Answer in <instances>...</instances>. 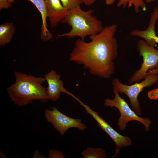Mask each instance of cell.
Instances as JSON below:
<instances>
[{
    "label": "cell",
    "instance_id": "11",
    "mask_svg": "<svg viewBox=\"0 0 158 158\" xmlns=\"http://www.w3.org/2000/svg\"><path fill=\"white\" fill-rule=\"evenodd\" d=\"M47 17L51 28H54L66 16L68 10L63 5L60 0H44Z\"/></svg>",
    "mask_w": 158,
    "mask_h": 158
},
{
    "label": "cell",
    "instance_id": "13",
    "mask_svg": "<svg viewBox=\"0 0 158 158\" xmlns=\"http://www.w3.org/2000/svg\"><path fill=\"white\" fill-rule=\"evenodd\" d=\"M15 31L13 22H6L0 25V46H4L11 42Z\"/></svg>",
    "mask_w": 158,
    "mask_h": 158
},
{
    "label": "cell",
    "instance_id": "6",
    "mask_svg": "<svg viewBox=\"0 0 158 158\" xmlns=\"http://www.w3.org/2000/svg\"><path fill=\"white\" fill-rule=\"evenodd\" d=\"M137 51L143 58L140 69H137L129 80V83L138 82L144 79L150 70L158 66V49L150 46L143 39L138 42Z\"/></svg>",
    "mask_w": 158,
    "mask_h": 158
},
{
    "label": "cell",
    "instance_id": "10",
    "mask_svg": "<svg viewBox=\"0 0 158 158\" xmlns=\"http://www.w3.org/2000/svg\"><path fill=\"white\" fill-rule=\"evenodd\" d=\"M158 8H154L150 15L147 28L144 30L135 29L132 31L130 34L134 36L140 37L143 39L150 46L155 47L158 44V36L155 31L156 22L158 18Z\"/></svg>",
    "mask_w": 158,
    "mask_h": 158
},
{
    "label": "cell",
    "instance_id": "12",
    "mask_svg": "<svg viewBox=\"0 0 158 158\" xmlns=\"http://www.w3.org/2000/svg\"><path fill=\"white\" fill-rule=\"evenodd\" d=\"M15 0H8L11 3ZM32 3L36 7L41 15L42 24L41 28L40 38L44 41H47L51 39L53 37L47 28V18L46 8L44 0H28Z\"/></svg>",
    "mask_w": 158,
    "mask_h": 158
},
{
    "label": "cell",
    "instance_id": "16",
    "mask_svg": "<svg viewBox=\"0 0 158 158\" xmlns=\"http://www.w3.org/2000/svg\"><path fill=\"white\" fill-rule=\"evenodd\" d=\"M63 6L68 10L80 6L83 0H60Z\"/></svg>",
    "mask_w": 158,
    "mask_h": 158
},
{
    "label": "cell",
    "instance_id": "18",
    "mask_svg": "<svg viewBox=\"0 0 158 158\" xmlns=\"http://www.w3.org/2000/svg\"><path fill=\"white\" fill-rule=\"evenodd\" d=\"M147 96L148 98L151 100L158 99V88L149 91Z\"/></svg>",
    "mask_w": 158,
    "mask_h": 158
},
{
    "label": "cell",
    "instance_id": "3",
    "mask_svg": "<svg viewBox=\"0 0 158 158\" xmlns=\"http://www.w3.org/2000/svg\"><path fill=\"white\" fill-rule=\"evenodd\" d=\"M94 11H84L80 6L68 10L61 22L71 27L68 32L58 35L56 38L66 37L73 38L78 37L84 40L85 37L97 34L103 29L102 22L92 15Z\"/></svg>",
    "mask_w": 158,
    "mask_h": 158
},
{
    "label": "cell",
    "instance_id": "8",
    "mask_svg": "<svg viewBox=\"0 0 158 158\" xmlns=\"http://www.w3.org/2000/svg\"><path fill=\"white\" fill-rule=\"evenodd\" d=\"M78 101L84 107L87 112L95 119L99 128L107 134L115 143L116 147L115 153L112 158L115 157L120 152L121 148L132 145V142L130 138L118 133L97 113L91 109L89 106L84 104L79 99Z\"/></svg>",
    "mask_w": 158,
    "mask_h": 158
},
{
    "label": "cell",
    "instance_id": "4",
    "mask_svg": "<svg viewBox=\"0 0 158 158\" xmlns=\"http://www.w3.org/2000/svg\"><path fill=\"white\" fill-rule=\"evenodd\" d=\"M143 80L131 85H125L114 78L112 82L113 87L121 94H125L128 97L132 109L138 115L141 113L140 104L138 99L139 94L146 87L152 86L158 82V74H147Z\"/></svg>",
    "mask_w": 158,
    "mask_h": 158
},
{
    "label": "cell",
    "instance_id": "1",
    "mask_svg": "<svg viewBox=\"0 0 158 158\" xmlns=\"http://www.w3.org/2000/svg\"><path fill=\"white\" fill-rule=\"evenodd\" d=\"M117 26L104 27L98 33L89 36L88 42L79 39L70 54L69 60L82 65L92 74L108 79L115 72L113 61L118 55V43L114 35Z\"/></svg>",
    "mask_w": 158,
    "mask_h": 158
},
{
    "label": "cell",
    "instance_id": "25",
    "mask_svg": "<svg viewBox=\"0 0 158 158\" xmlns=\"http://www.w3.org/2000/svg\"></svg>",
    "mask_w": 158,
    "mask_h": 158
},
{
    "label": "cell",
    "instance_id": "15",
    "mask_svg": "<svg viewBox=\"0 0 158 158\" xmlns=\"http://www.w3.org/2000/svg\"><path fill=\"white\" fill-rule=\"evenodd\" d=\"M84 158H106L107 154L105 150L101 147H89L82 152Z\"/></svg>",
    "mask_w": 158,
    "mask_h": 158
},
{
    "label": "cell",
    "instance_id": "24",
    "mask_svg": "<svg viewBox=\"0 0 158 158\" xmlns=\"http://www.w3.org/2000/svg\"></svg>",
    "mask_w": 158,
    "mask_h": 158
},
{
    "label": "cell",
    "instance_id": "21",
    "mask_svg": "<svg viewBox=\"0 0 158 158\" xmlns=\"http://www.w3.org/2000/svg\"><path fill=\"white\" fill-rule=\"evenodd\" d=\"M147 74H158V66L148 71Z\"/></svg>",
    "mask_w": 158,
    "mask_h": 158
},
{
    "label": "cell",
    "instance_id": "2",
    "mask_svg": "<svg viewBox=\"0 0 158 158\" xmlns=\"http://www.w3.org/2000/svg\"><path fill=\"white\" fill-rule=\"evenodd\" d=\"M15 82L6 89L11 100L19 106L32 103L34 100L42 103L49 100L46 88L42 86L44 78L15 71Z\"/></svg>",
    "mask_w": 158,
    "mask_h": 158
},
{
    "label": "cell",
    "instance_id": "5",
    "mask_svg": "<svg viewBox=\"0 0 158 158\" xmlns=\"http://www.w3.org/2000/svg\"><path fill=\"white\" fill-rule=\"evenodd\" d=\"M112 92L114 95L113 99L107 98L104 100V106L112 108L115 107L118 109L120 113V116L118 120V128L121 130H124L127 123L132 121H136L141 123L145 126V130H150L151 121L148 118H142L138 116L137 114L129 107L127 102L119 95L117 90L113 87Z\"/></svg>",
    "mask_w": 158,
    "mask_h": 158
},
{
    "label": "cell",
    "instance_id": "23",
    "mask_svg": "<svg viewBox=\"0 0 158 158\" xmlns=\"http://www.w3.org/2000/svg\"><path fill=\"white\" fill-rule=\"evenodd\" d=\"M158 0H145L147 3H149L152 2L158 1Z\"/></svg>",
    "mask_w": 158,
    "mask_h": 158
},
{
    "label": "cell",
    "instance_id": "9",
    "mask_svg": "<svg viewBox=\"0 0 158 158\" xmlns=\"http://www.w3.org/2000/svg\"><path fill=\"white\" fill-rule=\"evenodd\" d=\"M44 78L48 83L47 92L49 100L56 101L60 98L61 93L63 92L72 96H74L68 91L63 86V82L61 79V76L56 71L51 70L46 74Z\"/></svg>",
    "mask_w": 158,
    "mask_h": 158
},
{
    "label": "cell",
    "instance_id": "7",
    "mask_svg": "<svg viewBox=\"0 0 158 158\" xmlns=\"http://www.w3.org/2000/svg\"><path fill=\"white\" fill-rule=\"evenodd\" d=\"M52 109L44 110L45 118L63 136L69 128H76L83 131L87 128L86 125L82 122L80 119L68 117L59 111L55 107H52Z\"/></svg>",
    "mask_w": 158,
    "mask_h": 158
},
{
    "label": "cell",
    "instance_id": "19",
    "mask_svg": "<svg viewBox=\"0 0 158 158\" xmlns=\"http://www.w3.org/2000/svg\"><path fill=\"white\" fill-rule=\"evenodd\" d=\"M12 6L11 3L8 0H0V10L2 9H8Z\"/></svg>",
    "mask_w": 158,
    "mask_h": 158
},
{
    "label": "cell",
    "instance_id": "14",
    "mask_svg": "<svg viewBox=\"0 0 158 158\" xmlns=\"http://www.w3.org/2000/svg\"><path fill=\"white\" fill-rule=\"evenodd\" d=\"M118 2L117 4V7L123 6L125 8L127 6L128 8L131 7L132 5L134 7L135 12L138 13L139 11V8L142 9L143 11L146 10V5L144 0H117Z\"/></svg>",
    "mask_w": 158,
    "mask_h": 158
},
{
    "label": "cell",
    "instance_id": "22",
    "mask_svg": "<svg viewBox=\"0 0 158 158\" xmlns=\"http://www.w3.org/2000/svg\"><path fill=\"white\" fill-rule=\"evenodd\" d=\"M115 1V0H105V3L107 5L110 6Z\"/></svg>",
    "mask_w": 158,
    "mask_h": 158
},
{
    "label": "cell",
    "instance_id": "20",
    "mask_svg": "<svg viewBox=\"0 0 158 158\" xmlns=\"http://www.w3.org/2000/svg\"><path fill=\"white\" fill-rule=\"evenodd\" d=\"M96 0H83V3L87 6H89L93 4Z\"/></svg>",
    "mask_w": 158,
    "mask_h": 158
},
{
    "label": "cell",
    "instance_id": "17",
    "mask_svg": "<svg viewBox=\"0 0 158 158\" xmlns=\"http://www.w3.org/2000/svg\"><path fill=\"white\" fill-rule=\"evenodd\" d=\"M49 158H66L63 154L61 151L55 150H50L49 151Z\"/></svg>",
    "mask_w": 158,
    "mask_h": 158
}]
</instances>
